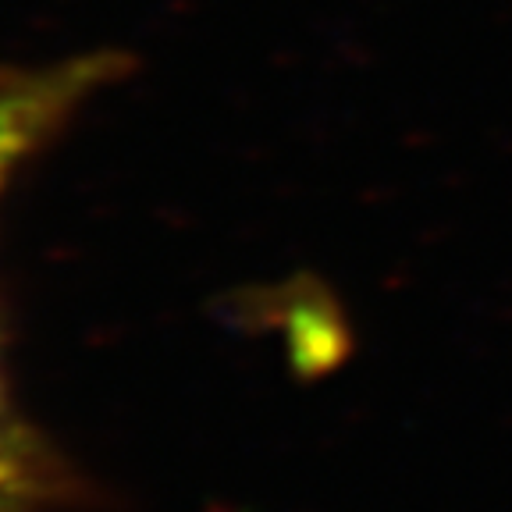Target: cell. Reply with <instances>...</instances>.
<instances>
[{"instance_id":"7a4b0ae2","label":"cell","mask_w":512,"mask_h":512,"mask_svg":"<svg viewBox=\"0 0 512 512\" xmlns=\"http://www.w3.org/2000/svg\"><path fill=\"white\" fill-rule=\"evenodd\" d=\"M22 491H25V452H22V441H18L15 424L8 420L4 392H0V512H8L22 498Z\"/></svg>"},{"instance_id":"6da1fadb","label":"cell","mask_w":512,"mask_h":512,"mask_svg":"<svg viewBox=\"0 0 512 512\" xmlns=\"http://www.w3.org/2000/svg\"><path fill=\"white\" fill-rule=\"evenodd\" d=\"M96 64H64L0 82V189L93 86Z\"/></svg>"}]
</instances>
